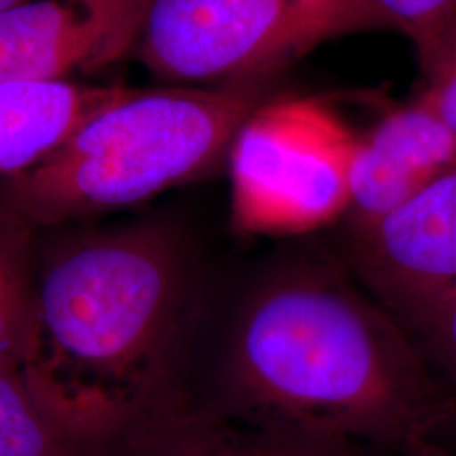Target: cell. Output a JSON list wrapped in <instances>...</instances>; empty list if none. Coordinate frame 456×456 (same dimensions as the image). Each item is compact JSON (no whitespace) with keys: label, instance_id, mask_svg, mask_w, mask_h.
<instances>
[{"label":"cell","instance_id":"cell-10","mask_svg":"<svg viewBox=\"0 0 456 456\" xmlns=\"http://www.w3.org/2000/svg\"><path fill=\"white\" fill-rule=\"evenodd\" d=\"M120 90L69 80L0 83V178L46 161Z\"/></svg>","mask_w":456,"mask_h":456},{"label":"cell","instance_id":"cell-12","mask_svg":"<svg viewBox=\"0 0 456 456\" xmlns=\"http://www.w3.org/2000/svg\"><path fill=\"white\" fill-rule=\"evenodd\" d=\"M34 232L0 205V360L20 359L31 320Z\"/></svg>","mask_w":456,"mask_h":456},{"label":"cell","instance_id":"cell-2","mask_svg":"<svg viewBox=\"0 0 456 456\" xmlns=\"http://www.w3.org/2000/svg\"><path fill=\"white\" fill-rule=\"evenodd\" d=\"M193 269L161 220L68 239L34 269L19 365L39 403L97 456L183 399Z\"/></svg>","mask_w":456,"mask_h":456},{"label":"cell","instance_id":"cell-6","mask_svg":"<svg viewBox=\"0 0 456 456\" xmlns=\"http://www.w3.org/2000/svg\"><path fill=\"white\" fill-rule=\"evenodd\" d=\"M354 264L403 326L456 289V169L374 227L355 233Z\"/></svg>","mask_w":456,"mask_h":456},{"label":"cell","instance_id":"cell-8","mask_svg":"<svg viewBox=\"0 0 456 456\" xmlns=\"http://www.w3.org/2000/svg\"><path fill=\"white\" fill-rule=\"evenodd\" d=\"M456 169V135L418 98L386 115L350 156L346 188L355 233Z\"/></svg>","mask_w":456,"mask_h":456},{"label":"cell","instance_id":"cell-13","mask_svg":"<svg viewBox=\"0 0 456 456\" xmlns=\"http://www.w3.org/2000/svg\"><path fill=\"white\" fill-rule=\"evenodd\" d=\"M456 16V0H342L333 36L359 28H384L419 45Z\"/></svg>","mask_w":456,"mask_h":456},{"label":"cell","instance_id":"cell-4","mask_svg":"<svg viewBox=\"0 0 456 456\" xmlns=\"http://www.w3.org/2000/svg\"><path fill=\"white\" fill-rule=\"evenodd\" d=\"M354 146L342 120L316 98L264 102L230 152L237 210L313 220L346 207Z\"/></svg>","mask_w":456,"mask_h":456},{"label":"cell","instance_id":"cell-1","mask_svg":"<svg viewBox=\"0 0 456 456\" xmlns=\"http://www.w3.org/2000/svg\"><path fill=\"white\" fill-rule=\"evenodd\" d=\"M216 370L208 409L350 444L416 453L456 409L408 330L325 261L248 279Z\"/></svg>","mask_w":456,"mask_h":456},{"label":"cell","instance_id":"cell-11","mask_svg":"<svg viewBox=\"0 0 456 456\" xmlns=\"http://www.w3.org/2000/svg\"><path fill=\"white\" fill-rule=\"evenodd\" d=\"M0 456H97L39 403L19 359L0 360Z\"/></svg>","mask_w":456,"mask_h":456},{"label":"cell","instance_id":"cell-16","mask_svg":"<svg viewBox=\"0 0 456 456\" xmlns=\"http://www.w3.org/2000/svg\"><path fill=\"white\" fill-rule=\"evenodd\" d=\"M310 31V45L333 36V26L342 0H296Z\"/></svg>","mask_w":456,"mask_h":456},{"label":"cell","instance_id":"cell-15","mask_svg":"<svg viewBox=\"0 0 456 456\" xmlns=\"http://www.w3.org/2000/svg\"><path fill=\"white\" fill-rule=\"evenodd\" d=\"M428 367L456 401V289L404 326Z\"/></svg>","mask_w":456,"mask_h":456},{"label":"cell","instance_id":"cell-7","mask_svg":"<svg viewBox=\"0 0 456 456\" xmlns=\"http://www.w3.org/2000/svg\"><path fill=\"white\" fill-rule=\"evenodd\" d=\"M151 0H26L0 12V83L68 80L135 53Z\"/></svg>","mask_w":456,"mask_h":456},{"label":"cell","instance_id":"cell-18","mask_svg":"<svg viewBox=\"0 0 456 456\" xmlns=\"http://www.w3.org/2000/svg\"><path fill=\"white\" fill-rule=\"evenodd\" d=\"M22 2H26V0H0V12L9 7H14L17 4H22Z\"/></svg>","mask_w":456,"mask_h":456},{"label":"cell","instance_id":"cell-9","mask_svg":"<svg viewBox=\"0 0 456 456\" xmlns=\"http://www.w3.org/2000/svg\"><path fill=\"white\" fill-rule=\"evenodd\" d=\"M355 444L252 423L178 401L137 424L109 456H357Z\"/></svg>","mask_w":456,"mask_h":456},{"label":"cell","instance_id":"cell-17","mask_svg":"<svg viewBox=\"0 0 456 456\" xmlns=\"http://www.w3.org/2000/svg\"><path fill=\"white\" fill-rule=\"evenodd\" d=\"M441 428H452L453 429V435H455V448L453 450H443L440 446H436V444H431V448H433V452H435V455L436 456H456V409L455 412L446 419V423L443 424Z\"/></svg>","mask_w":456,"mask_h":456},{"label":"cell","instance_id":"cell-5","mask_svg":"<svg viewBox=\"0 0 456 456\" xmlns=\"http://www.w3.org/2000/svg\"><path fill=\"white\" fill-rule=\"evenodd\" d=\"M311 48L296 0H151L135 53L176 83L242 80Z\"/></svg>","mask_w":456,"mask_h":456},{"label":"cell","instance_id":"cell-14","mask_svg":"<svg viewBox=\"0 0 456 456\" xmlns=\"http://www.w3.org/2000/svg\"><path fill=\"white\" fill-rule=\"evenodd\" d=\"M424 77L419 100L456 135V16L416 45Z\"/></svg>","mask_w":456,"mask_h":456},{"label":"cell","instance_id":"cell-3","mask_svg":"<svg viewBox=\"0 0 456 456\" xmlns=\"http://www.w3.org/2000/svg\"><path fill=\"white\" fill-rule=\"evenodd\" d=\"M262 103L248 82L122 88L46 161L2 181L0 205L36 230L139 205L213 173Z\"/></svg>","mask_w":456,"mask_h":456}]
</instances>
